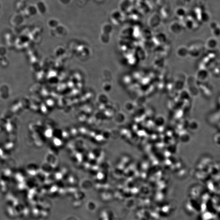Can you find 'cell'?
<instances>
[{"mask_svg": "<svg viewBox=\"0 0 220 220\" xmlns=\"http://www.w3.org/2000/svg\"><path fill=\"white\" fill-rule=\"evenodd\" d=\"M170 30L171 32L172 31L173 33H178L181 32L182 28L181 25L179 23H173L171 24L170 27Z\"/></svg>", "mask_w": 220, "mask_h": 220, "instance_id": "cell-1", "label": "cell"}, {"mask_svg": "<svg viewBox=\"0 0 220 220\" xmlns=\"http://www.w3.org/2000/svg\"><path fill=\"white\" fill-rule=\"evenodd\" d=\"M175 14L178 17L182 18L185 16L187 14V11L184 7H177L175 10Z\"/></svg>", "mask_w": 220, "mask_h": 220, "instance_id": "cell-2", "label": "cell"}, {"mask_svg": "<svg viewBox=\"0 0 220 220\" xmlns=\"http://www.w3.org/2000/svg\"><path fill=\"white\" fill-rule=\"evenodd\" d=\"M207 47L209 48H214L216 47L217 44L216 40L214 39H210L207 42Z\"/></svg>", "mask_w": 220, "mask_h": 220, "instance_id": "cell-3", "label": "cell"}, {"mask_svg": "<svg viewBox=\"0 0 220 220\" xmlns=\"http://www.w3.org/2000/svg\"><path fill=\"white\" fill-rule=\"evenodd\" d=\"M210 16L208 14V13L206 11H204V12L200 15V19L202 22H207L210 19Z\"/></svg>", "mask_w": 220, "mask_h": 220, "instance_id": "cell-4", "label": "cell"}, {"mask_svg": "<svg viewBox=\"0 0 220 220\" xmlns=\"http://www.w3.org/2000/svg\"><path fill=\"white\" fill-rule=\"evenodd\" d=\"M7 49L4 46H0V57H4L6 55Z\"/></svg>", "mask_w": 220, "mask_h": 220, "instance_id": "cell-5", "label": "cell"}, {"mask_svg": "<svg viewBox=\"0 0 220 220\" xmlns=\"http://www.w3.org/2000/svg\"><path fill=\"white\" fill-rule=\"evenodd\" d=\"M184 3H186V4H189V3H191L192 0H181Z\"/></svg>", "mask_w": 220, "mask_h": 220, "instance_id": "cell-6", "label": "cell"}]
</instances>
